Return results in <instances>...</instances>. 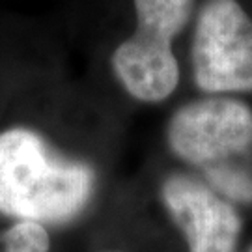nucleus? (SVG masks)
<instances>
[{
  "label": "nucleus",
  "mask_w": 252,
  "mask_h": 252,
  "mask_svg": "<svg viewBox=\"0 0 252 252\" xmlns=\"http://www.w3.org/2000/svg\"><path fill=\"white\" fill-rule=\"evenodd\" d=\"M51 237L45 224L34 220H17L2 234L0 252H49Z\"/></svg>",
  "instance_id": "nucleus-7"
},
{
  "label": "nucleus",
  "mask_w": 252,
  "mask_h": 252,
  "mask_svg": "<svg viewBox=\"0 0 252 252\" xmlns=\"http://www.w3.org/2000/svg\"><path fill=\"white\" fill-rule=\"evenodd\" d=\"M245 252H252V245H251V247H249V249H247Z\"/></svg>",
  "instance_id": "nucleus-8"
},
{
  "label": "nucleus",
  "mask_w": 252,
  "mask_h": 252,
  "mask_svg": "<svg viewBox=\"0 0 252 252\" xmlns=\"http://www.w3.org/2000/svg\"><path fill=\"white\" fill-rule=\"evenodd\" d=\"M105 252H122V251H105Z\"/></svg>",
  "instance_id": "nucleus-9"
},
{
  "label": "nucleus",
  "mask_w": 252,
  "mask_h": 252,
  "mask_svg": "<svg viewBox=\"0 0 252 252\" xmlns=\"http://www.w3.org/2000/svg\"><path fill=\"white\" fill-rule=\"evenodd\" d=\"M190 60L194 82L204 94H252V17L239 0L202 2Z\"/></svg>",
  "instance_id": "nucleus-3"
},
{
  "label": "nucleus",
  "mask_w": 252,
  "mask_h": 252,
  "mask_svg": "<svg viewBox=\"0 0 252 252\" xmlns=\"http://www.w3.org/2000/svg\"><path fill=\"white\" fill-rule=\"evenodd\" d=\"M95 174L56 153L43 136L11 127L0 133V213L17 220L63 224L88 206Z\"/></svg>",
  "instance_id": "nucleus-1"
},
{
  "label": "nucleus",
  "mask_w": 252,
  "mask_h": 252,
  "mask_svg": "<svg viewBox=\"0 0 252 252\" xmlns=\"http://www.w3.org/2000/svg\"><path fill=\"white\" fill-rule=\"evenodd\" d=\"M161 200L185 235L189 252H235L241 217L207 183L187 174H170L161 185Z\"/></svg>",
  "instance_id": "nucleus-5"
},
{
  "label": "nucleus",
  "mask_w": 252,
  "mask_h": 252,
  "mask_svg": "<svg viewBox=\"0 0 252 252\" xmlns=\"http://www.w3.org/2000/svg\"><path fill=\"white\" fill-rule=\"evenodd\" d=\"M172 153L202 170L241 162L252 150V107L230 95L181 105L168 122Z\"/></svg>",
  "instance_id": "nucleus-4"
},
{
  "label": "nucleus",
  "mask_w": 252,
  "mask_h": 252,
  "mask_svg": "<svg viewBox=\"0 0 252 252\" xmlns=\"http://www.w3.org/2000/svg\"><path fill=\"white\" fill-rule=\"evenodd\" d=\"M196 0H133L136 28L114 49L110 63L122 88L140 103L168 99L180 84L172 43L189 25Z\"/></svg>",
  "instance_id": "nucleus-2"
},
{
  "label": "nucleus",
  "mask_w": 252,
  "mask_h": 252,
  "mask_svg": "<svg viewBox=\"0 0 252 252\" xmlns=\"http://www.w3.org/2000/svg\"><path fill=\"white\" fill-rule=\"evenodd\" d=\"M206 183L232 204L252 202V168L243 162L206 170Z\"/></svg>",
  "instance_id": "nucleus-6"
}]
</instances>
